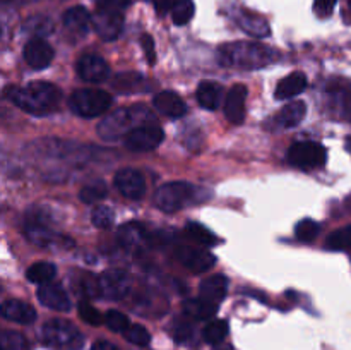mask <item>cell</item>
Segmentation results:
<instances>
[{
  "label": "cell",
  "mask_w": 351,
  "mask_h": 350,
  "mask_svg": "<svg viewBox=\"0 0 351 350\" xmlns=\"http://www.w3.org/2000/svg\"><path fill=\"white\" fill-rule=\"evenodd\" d=\"M278 58L280 55L276 50L267 45L252 43V41H235L218 48V62L223 67L254 71L273 64Z\"/></svg>",
  "instance_id": "obj_1"
},
{
  "label": "cell",
  "mask_w": 351,
  "mask_h": 350,
  "mask_svg": "<svg viewBox=\"0 0 351 350\" xmlns=\"http://www.w3.org/2000/svg\"><path fill=\"white\" fill-rule=\"evenodd\" d=\"M7 98L12 100L21 110L31 115H48L55 112L60 103V89L51 82H29L23 88H12Z\"/></svg>",
  "instance_id": "obj_2"
},
{
  "label": "cell",
  "mask_w": 351,
  "mask_h": 350,
  "mask_svg": "<svg viewBox=\"0 0 351 350\" xmlns=\"http://www.w3.org/2000/svg\"><path fill=\"white\" fill-rule=\"evenodd\" d=\"M154 115L144 105H130L125 108H119L110 113L98 126V134L105 141H119L123 136H129L134 129L146 124H153Z\"/></svg>",
  "instance_id": "obj_3"
},
{
  "label": "cell",
  "mask_w": 351,
  "mask_h": 350,
  "mask_svg": "<svg viewBox=\"0 0 351 350\" xmlns=\"http://www.w3.org/2000/svg\"><path fill=\"white\" fill-rule=\"evenodd\" d=\"M199 187L189 182H168L154 194V202L165 213H175L197 201Z\"/></svg>",
  "instance_id": "obj_4"
},
{
  "label": "cell",
  "mask_w": 351,
  "mask_h": 350,
  "mask_svg": "<svg viewBox=\"0 0 351 350\" xmlns=\"http://www.w3.org/2000/svg\"><path fill=\"white\" fill-rule=\"evenodd\" d=\"M71 110L79 117L93 119L105 113L112 105V96L103 89H77L69 100Z\"/></svg>",
  "instance_id": "obj_5"
},
{
  "label": "cell",
  "mask_w": 351,
  "mask_h": 350,
  "mask_svg": "<svg viewBox=\"0 0 351 350\" xmlns=\"http://www.w3.org/2000/svg\"><path fill=\"white\" fill-rule=\"evenodd\" d=\"M43 342L50 347H67V349H79L84 343V338L72 323L65 319H50L45 323L41 329Z\"/></svg>",
  "instance_id": "obj_6"
},
{
  "label": "cell",
  "mask_w": 351,
  "mask_h": 350,
  "mask_svg": "<svg viewBox=\"0 0 351 350\" xmlns=\"http://www.w3.org/2000/svg\"><path fill=\"white\" fill-rule=\"evenodd\" d=\"M326 160H328V151L315 141H300V143L291 144L288 150V161L293 167L304 168V170L324 167Z\"/></svg>",
  "instance_id": "obj_7"
},
{
  "label": "cell",
  "mask_w": 351,
  "mask_h": 350,
  "mask_svg": "<svg viewBox=\"0 0 351 350\" xmlns=\"http://www.w3.org/2000/svg\"><path fill=\"white\" fill-rule=\"evenodd\" d=\"M165 139V132L156 124H146L134 129L125 137V146L130 151H151L156 150Z\"/></svg>",
  "instance_id": "obj_8"
},
{
  "label": "cell",
  "mask_w": 351,
  "mask_h": 350,
  "mask_svg": "<svg viewBox=\"0 0 351 350\" xmlns=\"http://www.w3.org/2000/svg\"><path fill=\"white\" fill-rule=\"evenodd\" d=\"M98 280L99 288H101V297L112 299V301L125 297L130 290V285H132L130 275L123 270H106Z\"/></svg>",
  "instance_id": "obj_9"
},
{
  "label": "cell",
  "mask_w": 351,
  "mask_h": 350,
  "mask_svg": "<svg viewBox=\"0 0 351 350\" xmlns=\"http://www.w3.org/2000/svg\"><path fill=\"white\" fill-rule=\"evenodd\" d=\"M175 254H177L178 263L187 268V270L194 271V273L211 270L216 264V257L211 253L204 249H197V247L180 246Z\"/></svg>",
  "instance_id": "obj_10"
},
{
  "label": "cell",
  "mask_w": 351,
  "mask_h": 350,
  "mask_svg": "<svg viewBox=\"0 0 351 350\" xmlns=\"http://www.w3.org/2000/svg\"><path fill=\"white\" fill-rule=\"evenodd\" d=\"M115 187L127 199L137 201L146 192V180H144L143 174L139 170H136V168H122L115 175Z\"/></svg>",
  "instance_id": "obj_11"
},
{
  "label": "cell",
  "mask_w": 351,
  "mask_h": 350,
  "mask_svg": "<svg viewBox=\"0 0 351 350\" xmlns=\"http://www.w3.org/2000/svg\"><path fill=\"white\" fill-rule=\"evenodd\" d=\"M93 26L101 40L113 41L120 36L123 30L122 12H112V10H98L93 17Z\"/></svg>",
  "instance_id": "obj_12"
},
{
  "label": "cell",
  "mask_w": 351,
  "mask_h": 350,
  "mask_svg": "<svg viewBox=\"0 0 351 350\" xmlns=\"http://www.w3.org/2000/svg\"><path fill=\"white\" fill-rule=\"evenodd\" d=\"M53 55L55 54L51 45L41 36L29 40L26 47H24V58H26L27 65L34 69V71H41V69L48 67L51 60H53Z\"/></svg>",
  "instance_id": "obj_13"
},
{
  "label": "cell",
  "mask_w": 351,
  "mask_h": 350,
  "mask_svg": "<svg viewBox=\"0 0 351 350\" xmlns=\"http://www.w3.org/2000/svg\"><path fill=\"white\" fill-rule=\"evenodd\" d=\"M77 74L86 82H105L110 75V67L99 55L88 54L77 62Z\"/></svg>",
  "instance_id": "obj_14"
},
{
  "label": "cell",
  "mask_w": 351,
  "mask_h": 350,
  "mask_svg": "<svg viewBox=\"0 0 351 350\" xmlns=\"http://www.w3.org/2000/svg\"><path fill=\"white\" fill-rule=\"evenodd\" d=\"M38 301L48 309H53V311H60V312H67L71 311L72 304L71 299H69L67 292L60 287V285L55 283H47L41 285L36 292Z\"/></svg>",
  "instance_id": "obj_15"
},
{
  "label": "cell",
  "mask_w": 351,
  "mask_h": 350,
  "mask_svg": "<svg viewBox=\"0 0 351 350\" xmlns=\"http://www.w3.org/2000/svg\"><path fill=\"white\" fill-rule=\"evenodd\" d=\"M247 88L243 84H235L228 91L225 100V115L232 124H242L245 119Z\"/></svg>",
  "instance_id": "obj_16"
},
{
  "label": "cell",
  "mask_w": 351,
  "mask_h": 350,
  "mask_svg": "<svg viewBox=\"0 0 351 350\" xmlns=\"http://www.w3.org/2000/svg\"><path fill=\"white\" fill-rule=\"evenodd\" d=\"M112 88L120 95H136L149 89L144 75L141 72H120L113 78Z\"/></svg>",
  "instance_id": "obj_17"
},
{
  "label": "cell",
  "mask_w": 351,
  "mask_h": 350,
  "mask_svg": "<svg viewBox=\"0 0 351 350\" xmlns=\"http://www.w3.org/2000/svg\"><path fill=\"white\" fill-rule=\"evenodd\" d=\"M2 316L9 321L19 323V325H31L36 319V311L27 302L10 299L2 304Z\"/></svg>",
  "instance_id": "obj_18"
},
{
  "label": "cell",
  "mask_w": 351,
  "mask_h": 350,
  "mask_svg": "<svg viewBox=\"0 0 351 350\" xmlns=\"http://www.w3.org/2000/svg\"><path fill=\"white\" fill-rule=\"evenodd\" d=\"M154 106L160 110L163 115L171 117V119H180L187 112V105L184 100L175 91H161L154 96Z\"/></svg>",
  "instance_id": "obj_19"
},
{
  "label": "cell",
  "mask_w": 351,
  "mask_h": 350,
  "mask_svg": "<svg viewBox=\"0 0 351 350\" xmlns=\"http://www.w3.org/2000/svg\"><path fill=\"white\" fill-rule=\"evenodd\" d=\"M117 237H119L120 246L130 250L141 249V247L147 242V239H149V235H147V232L144 230V226L136 222L125 223V225L120 226Z\"/></svg>",
  "instance_id": "obj_20"
},
{
  "label": "cell",
  "mask_w": 351,
  "mask_h": 350,
  "mask_svg": "<svg viewBox=\"0 0 351 350\" xmlns=\"http://www.w3.org/2000/svg\"><path fill=\"white\" fill-rule=\"evenodd\" d=\"M226 290H228V280L225 275H213L201 283L199 297L219 305V302L226 297Z\"/></svg>",
  "instance_id": "obj_21"
},
{
  "label": "cell",
  "mask_w": 351,
  "mask_h": 350,
  "mask_svg": "<svg viewBox=\"0 0 351 350\" xmlns=\"http://www.w3.org/2000/svg\"><path fill=\"white\" fill-rule=\"evenodd\" d=\"M305 88H307V75L298 71L291 72V74H288L287 78L278 82L276 89H274V96H276V100H290L293 96L300 95Z\"/></svg>",
  "instance_id": "obj_22"
},
{
  "label": "cell",
  "mask_w": 351,
  "mask_h": 350,
  "mask_svg": "<svg viewBox=\"0 0 351 350\" xmlns=\"http://www.w3.org/2000/svg\"><path fill=\"white\" fill-rule=\"evenodd\" d=\"M328 98L331 100V105L338 108L341 115H346L351 108V84L348 81H341V79L329 82Z\"/></svg>",
  "instance_id": "obj_23"
},
{
  "label": "cell",
  "mask_w": 351,
  "mask_h": 350,
  "mask_svg": "<svg viewBox=\"0 0 351 350\" xmlns=\"http://www.w3.org/2000/svg\"><path fill=\"white\" fill-rule=\"evenodd\" d=\"M216 311H218V304H213V302L206 301L202 297L187 299L184 302L185 314L192 319H197V321H206V319L215 318Z\"/></svg>",
  "instance_id": "obj_24"
},
{
  "label": "cell",
  "mask_w": 351,
  "mask_h": 350,
  "mask_svg": "<svg viewBox=\"0 0 351 350\" xmlns=\"http://www.w3.org/2000/svg\"><path fill=\"white\" fill-rule=\"evenodd\" d=\"M195 96H197V102L202 108L216 110L223 100V86L218 82L206 81L199 86Z\"/></svg>",
  "instance_id": "obj_25"
},
{
  "label": "cell",
  "mask_w": 351,
  "mask_h": 350,
  "mask_svg": "<svg viewBox=\"0 0 351 350\" xmlns=\"http://www.w3.org/2000/svg\"><path fill=\"white\" fill-rule=\"evenodd\" d=\"M91 16H89L88 10L84 7L77 5L69 9L67 12L64 14V26L67 27L69 31L77 34H86L89 30V24H91Z\"/></svg>",
  "instance_id": "obj_26"
},
{
  "label": "cell",
  "mask_w": 351,
  "mask_h": 350,
  "mask_svg": "<svg viewBox=\"0 0 351 350\" xmlns=\"http://www.w3.org/2000/svg\"><path fill=\"white\" fill-rule=\"evenodd\" d=\"M239 24L245 33L252 34L256 38H264L269 34V24L264 17L256 16V14H250V12H242L239 16Z\"/></svg>",
  "instance_id": "obj_27"
},
{
  "label": "cell",
  "mask_w": 351,
  "mask_h": 350,
  "mask_svg": "<svg viewBox=\"0 0 351 350\" xmlns=\"http://www.w3.org/2000/svg\"><path fill=\"white\" fill-rule=\"evenodd\" d=\"M57 275V266L48 261H38V263L31 264L26 271V277L31 283L36 285H47L51 283V280Z\"/></svg>",
  "instance_id": "obj_28"
},
{
  "label": "cell",
  "mask_w": 351,
  "mask_h": 350,
  "mask_svg": "<svg viewBox=\"0 0 351 350\" xmlns=\"http://www.w3.org/2000/svg\"><path fill=\"white\" fill-rule=\"evenodd\" d=\"M305 113H307V106L304 102H293L288 103L287 106H283V110L278 115V124L283 127H297L302 120L305 119Z\"/></svg>",
  "instance_id": "obj_29"
},
{
  "label": "cell",
  "mask_w": 351,
  "mask_h": 350,
  "mask_svg": "<svg viewBox=\"0 0 351 350\" xmlns=\"http://www.w3.org/2000/svg\"><path fill=\"white\" fill-rule=\"evenodd\" d=\"M185 232H187V235L191 237L192 240H195V242L201 244V246L204 247L218 246L219 242V239L211 232V230L206 229L204 225H201V223L197 222H189L187 225H185Z\"/></svg>",
  "instance_id": "obj_30"
},
{
  "label": "cell",
  "mask_w": 351,
  "mask_h": 350,
  "mask_svg": "<svg viewBox=\"0 0 351 350\" xmlns=\"http://www.w3.org/2000/svg\"><path fill=\"white\" fill-rule=\"evenodd\" d=\"M26 237L36 246H48L50 242H53V233L51 230H48L47 223L33 222V220H29V223L26 225Z\"/></svg>",
  "instance_id": "obj_31"
},
{
  "label": "cell",
  "mask_w": 351,
  "mask_h": 350,
  "mask_svg": "<svg viewBox=\"0 0 351 350\" xmlns=\"http://www.w3.org/2000/svg\"><path fill=\"white\" fill-rule=\"evenodd\" d=\"M106 192H108V187L103 180H95L86 184L84 187L79 192V199L86 205H93V202H98L101 199L106 198Z\"/></svg>",
  "instance_id": "obj_32"
},
{
  "label": "cell",
  "mask_w": 351,
  "mask_h": 350,
  "mask_svg": "<svg viewBox=\"0 0 351 350\" xmlns=\"http://www.w3.org/2000/svg\"><path fill=\"white\" fill-rule=\"evenodd\" d=\"M226 335H228V323H226L225 319H215V321L208 323L204 331H202L204 340L208 343H211V345H218V343H221Z\"/></svg>",
  "instance_id": "obj_33"
},
{
  "label": "cell",
  "mask_w": 351,
  "mask_h": 350,
  "mask_svg": "<svg viewBox=\"0 0 351 350\" xmlns=\"http://www.w3.org/2000/svg\"><path fill=\"white\" fill-rule=\"evenodd\" d=\"M326 246L331 250H346L351 249V225L335 230L326 240Z\"/></svg>",
  "instance_id": "obj_34"
},
{
  "label": "cell",
  "mask_w": 351,
  "mask_h": 350,
  "mask_svg": "<svg viewBox=\"0 0 351 350\" xmlns=\"http://www.w3.org/2000/svg\"><path fill=\"white\" fill-rule=\"evenodd\" d=\"M194 12L195 5L192 0H177V3L171 9V19L177 26H185L194 17Z\"/></svg>",
  "instance_id": "obj_35"
},
{
  "label": "cell",
  "mask_w": 351,
  "mask_h": 350,
  "mask_svg": "<svg viewBox=\"0 0 351 350\" xmlns=\"http://www.w3.org/2000/svg\"><path fill=\"white\" fill-rule=\"evenodd\" d=\"M0 347L2 350H29L26 336L19 331H3L0 335Z\"/></svg>",
  "instance_id": "obj_36"
},
{
  "label": "cell",
  "mask_w": 351,
  "mask_h": 350,
  "mask_svg": "<svg viewBox=\"0 0 351 350\" xmlns=\"http://www.w3.org/2000/svg\"><path fill=\"white\" fill-rule=\"evenodd\" d=\"M319 230H321V225L315 220L305 218L297 223V226H295V235L302 242H312L319 235Z\"/></svg>",
  "instance_id": "obj_37"
},
{
  "label": "cell",
  "mask_w": 351,
  "mask_h": 350,
  "mask_svg": "<svg viewBox=\"0 0 351 350\" xmlns=\"http://www.w3.org/2000/svg\"><path fill=\"white\" fill-rule=\"evenodd\" d=\"M105 325L108 326L112 331H117V333H125L127 329L130 328L129 318H127L123 312L115 311V309H112V311H108L105 314Z\"/></svg>",
  "instance_id": "obj_38"
},
{
  "label": "cell",
  "mask_w": 351,
  "mask_h": 350,
  "mask_svg": "<svg viewBox=\"0 0 351 350\" xmlns=\"http://www.w3.org/2000/svg\"><path fill=\"white\" fill-rule=\"evenodd\" d=\"M123 335H125V338L129 340L130 343H134V345L146 347V345H149V342H151L149 331H147V329L141 325H130V328L127 329Z\"/></svg>",
  "instance_id": "obj_39"
},
{
  "label": "cell",
  "mask_w": 351,
  "mask_h": 350,
  "mask_svg": "<svg viewBox=\"0 0 351 350\" xmlns=\"http://www.w3.org/2000/svg\"><path fill=\"white\" fill-rule=\"evenodd\" d=\"M93 225L98 229H108L113 223V211L108 206H96L91 215Z\"/></svg>",
  "instance_id": "obj_40"
},
{
  "label": "cell",
  "mask_w": 351,
  "mask_h": 350,
  "mask_svg": "<svg viewBox=\"0 0 351 350\" xmlns=\"http://www.w3.org/2000/svg\"><path fill=\"white\" fill-rule=\"evenodd\" d=\"M79 316H81L82 321H86L91 326H99L105 321L101 312L96 307H93L91 304H88V302H81V304H79Z\"/></svg>",
  "instance_id": "obj_41"
},
{
  "label": "cell",
  "mask_w": 351,
  "mask_h": 350,
  "mask_svg": "<svg viewBox=\"0 0 351 350\" xmlns=\"http://www.w3.org/2000/svg\"><path fill=\"white\" fill-rule=\"evenodd\" d=\"M130 0H98V10H112V12H122Z\"/></svg>",
  "instance_id": "obj_42"
},
{
  "label": "cell",
  "mask_w": 351,
  "mask_h": 350,
  "mask_svg": "<svg viewBox=\"0 0 351 350\" xmlns=\"http://www.w3.org/2000/svg\"><path fill=\"white\" fill-rule=\"evenodd\" d=\"M338 0H314V12L319 17L331 16Z\"/></svg>",
  "instance_id": "obj_43"
},
{
  "label": "cell",
  "mask_w": 351,
  "mask_h": 350,
  "mask_svg": "<svg viewBox=\"0 0 351 350\" xmlns=\"http://www.w3.org/2000/svg\"><path fill=\"white\" fill-rule=\"evenodd\" d=\"M141 45L144 48V54H146V60L149 62L151 65L156 62V51H154V40L149 34H143V40H141Z\"/></svg>",
  "instance_id": "obj_44"
},
{
  "label": "cell",
  "mask_w": 351,
  "mask_h": 350,
  "mask_svg": "<svg viewBox=\"0 0 351 350\" xmlns=\"http://www.w3.org/2000/svg\"><path fill=\"white\" fill-rule=\"evenodd\" d=\"M173 336L177 342H187L192 336V326L189 325V323H178V325L175 326Z\"/></svg>",
  "instance_id": "obj_45"
},
{
  "label": "cell",
  "mask_w": 351,
  "mask_h": 350,
  "mask_svg": "<svg viewBox=\"0 0 351 350\" xmlns=\"http://www.w3.org/2000/svg\"><path fill=\"white\" fill-rule=\"evenodd\" d=\"M154 7H156V10L160 14H165L168 12V10L173 9V5L177 3V0H153Z\"/></svg>",
  "instance_id": "obj_46"
},
{
  "label": "cell",
  "mask_w": 351,
  "mask_h": 350,
  "mask_svg": "<svg viewBox=\"0 0 351 350\" xmlns=\"http://www.w3.org/2000/svg\"><path fill=\"white\" fill-rule=\"evenodd\" d=\"M91 350H119V349H117V347L113 345V343L101 340V342H96L95 345H93Z\"/></svg>",
  "instance_id": "obj_47"
},
{
  "label": "cell",
  "mask_w": 351,
  "mask_h": 350,
  "mask_svg": "<svg viewBox=\"0 0 351 350\" xmlns=\"http://www.w3.org/2000/svg\"><path fill=\"white\" fill-rule=\"evenodd\" d=\"M213 350H233V347L232 345H221V343H218V345H216Z\"/></svg>",
  "instance_id": "obj_48"
},
{
  "label": "cell",
  "mask_w": 351,
  "mask_h": 350,
  "mask_svg": "<svg viewBox=\"0 0 351 350\" xmlns=\"http://www.w3.org/2000/svg\"><path fill=\"white\" fill-rule=\"evenodd\" d=\"M346 148H348V151L351 153V137H350L348 141H346Z\"/></svg>",
  "instance_id": "obj_49"
},
{
  "label": "cell",
  "mask_w": 351,
  "mask_h": 350,
  "mask_svg": "<svg viewBox=\"0 0 351 350\" xmlns=\"http://www.w3.org/2000/svg\"><path fill=\"white\" fill-rule=\"evenodd\" d=\"M348 9H350V12H351V0H348Z\"/></svg>",
  "instance_id": "obj_50"
},
{
  "label": "cell",
  "mask_w": 351,
  "mask_h": 350,
  "mask_svg": "<svg viewBox=\"0 0 351 350\" xmlns=\"http://www.w3.org/2000/svg\"><path fill=\"white\" fill-rule=\"evenodd\" d=\"M3 2H9V0H3Z\"/></svg>",
  "instance_id": "obj_51"
}]
</instances>
